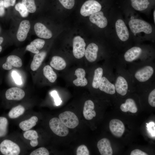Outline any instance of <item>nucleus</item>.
<instances>
[{"instance_id":"1","label":"nucleus","mask_w":155,"mask_h":155,"mask_svg":"<svg viewBox=\"0 0 155 155\" xmlns=\"http://www.w3.org/2000/svg\"><path fill=\"white\" fill-rule=\"evenodd\" d=\"M129 28L135 36L137 33L143 32L146 34H150L152 32L151 25L148 22L139 19L131 20L129 22Z\"/></svg>"},{"instance_id":"2","label":"nucleus","mask_w":155,"mask_h":155,"mask_svg":"<svg viewBox=\"0 0 155 155\" xmlns=\"http://www.w3.org/2000/svg\"><path fill=\"white\" fill-rule=\"evenodd\" d=\"M49 126L52 131L59 136H65L69 133L68 128L57 117H54L50 120Z\"/></svg>"},{"instance_id":"3","label":"nucleus","mask_w":155,"mask_h":155,"mask_svg":"<svg viewBox=\"0 0 155 155\" xmlns=\"http://www.w3.org/2000/svg\"><path fill=\"white\" fill-rule=\"evenodd\" d=\"M102 7L100 4L95 0H88L82 5L80 13L84 16H88L100 11Z\"/></svg>"},{"instance_id":"4","label":"nucleus","mask_w":155,"mask_h":155,"mask_svg":"<svg viewBox=\"0 0 155 155\" xmlns=\"http://www.w3.org/2000/svg\"><path fill=\"white\" fill-rule=\"evenodd\" d=\"M0 151L3 155H18L20 152L19 146L12 141L5 140L0 144Z\"/></svg>"},{"instance_id":"5","label":"nucleus","mask_w":155,"mask_h":155,"mask_svg":"<svg viewBox=\"0 0 155 155\" xmlns=\"http://www.w3.org/2000/svg\"><path fill=\"white\" fill-rule=\"evenodd\" d=\"M59 118L68 128L73 129L78 125L79 121L76 115L73 112L67 111L59 115Z\"/></svg>"},{"instance_id":"6","label":"nucleus","mask_w":155,"mask_h":155,"mask_svg":"<svg viewBox=\"0 0 155 155\" xmlns=\"http://www.w3.org/2000/svg\"><path fill=\"white\" fill-rule=\"evenodd\" d=\"M86 43L84 40L80 36L74 37L73 41V53L74 57L78 59L85 55Z\"/></svg>"},{"instance_id":"7","label":"nucleus","mask_w":155,"mask_h":155,"mask_svg":"<svg viewBox=\"0 0 155 155\" xmlns=\"http://www.w3.org/2000/svg\"><path fill=\"white\" fill-rule=\"evenodd\" d=\"M154 71V69L152 66L146 65L137 70L135 73L134 77L139 82H145L152 77Z\"/></svg>"},{"instance_id":"8","label":"nucleus","mask_w":155,"mask_h":155,"mask_svg":"<svg viewBox=\"0 0 155 155\" xmlns=\"http://www.w3.org/2000/svg\"><path fill=\"white\" fill-rule=\"evenodd\" d=\"M109 129L113 135L117 137H121L125 130V126L123 122L117 119H112L110 121Z\"/></svg>"},{"instance_id":"9","label":"nucleus","mask_w":155,"mask_h":155,"mask_svg":"<svg viewBox=\"0 0 155 155\" xmlns=\"http://www.w3.org/2000/svg\"><path fill=\"white\" fill-rule=\"evenodd\" d=\"M116 32L119 39L123 41L127 40L129 37L128 28L123 20H117L115 24Z\"/></svg>"},{"instance_id":"10","label":"nucleus","mask_w":155,"mask_h":155,"mask_svg":"<svg viewBox=\"0 0 155 155\" xmlns=\"http://www.w3.org/2000/svg\"><path fill=\"white\" fill-rule=\"evenodd\" d=\"M30 28V24L29 21L24 20L20 23L17 33L18 40L21 42L25 40Z\"/></svg>"},{"instance_id":"11","label":"nucleus","mask_w":155,"mask_h":155,"mask_svg":"<svg viewBox=\"0 0 155 155\" xmlns=\"http://www.w3.org/2000/svg\"><path fill=\"white\" fill-rule=\"evenodd\" d=\"M115 91L122 96L125 95L128 89V84L126 79L122 76H118L114 84Z\"/></svg>"},{"instance_id":"12","label":"nucleus","mask_w":155,"mask_h":155,"mask_svg":"<svg viewBox=\"0 0 155 155\" xmlns=\"http://www.w3.org/2000/svg\"><path fill=\"white\" fill-rule=\"evenodd\" d=\"M5 97L8 100H19L25 96V93L22 89L17 87H12L6 92Z\"/></svg>"},{"instance_id":"13","label":"nucleus","mask_w":155,"mask_h":155,"mask_svg":"<svg viewBox=\"0 0 155 155\" xmlns=\"http://www.w3.org/2000/svg\"><path fill=\"white\" fill-rule=\"evenodd\" d=\"M89 20L92 23L100 28H104L107 25V19L102 11H100L91 15Z\"/></svg>"},{"instance_id":"14","label":"nucleus","mask_w":155,"mask_h":155,"mask_svg":"<svg viewBox=\"0 0 155 155\" xmlns=\"http://www.w3.org/2000/svg\"><path fill=\"white\" fill-rule=\"evenodd\" d=\"M22 65V61L20 58L17 56L12 55L7 57L6 62L2 65V67L5 70H9L13 67L19 68Z\"/></svg>"},{"instance_id":"15","label":"nucleus","mask_w":155,"mask_h":155,"mask_svg":"<svg viewBox=\"0 0 155 155\" xmlns=\"http://www.w3.org/2000/svg\"><path fill=\"white\" fill-rule=\"evenodd\" d=\"M34 28L36 34L40 38L49 39L52 36V33L51 31L41 23H36L34 25Z\"/></svg>"},{"instance_id":"16","label":"nucleus","mask_w":155,"mask_h":155,"mask_svg":"<svg viewBox=\"0 0 155 155\" xmlns=\"http://www.w3.org/2000/svg\"><path fill=\"white\" fill-rule=\"evenodd\" d=\"M97 147L101 155H112L113 152L110 142L106 138L100 140L97 144Z\"/></svg>"},{"instance_id":"17","label":"nucleus","mask_w":155,"mask_h":155,"mask_svg":"<svg viewBox=\"0 0 155 155\" xmlns=\"http://www.w3.org/2000/svg\"><path fill=\"white\" fill-rule=\"evenodd\" d=\"M142 52V49L138 46H134L127 50L125 53L124 57L126 61L131 62L138 59Z\"/></svg>"},{"instance_id":"18","label":"nucleus","mask_w":155,"mask_h":155,"mask_svg":"<svg viewBox=\"0 0 155 155\" xmlns=\"http://www.w3.org/2000/svg\"><path fill=\"white\" fill-rule=\"evenodd\" d=\"M98 50V46L96 44L93 42L89 44L85 52V56L87 60L90 62L95 61L97 57Z\"/></svg>"},{"instance_id":"19","label":"nucleus","mask_w":155,"mask_h":155,"mask_svg":"<svg viewBox=\"0 0 155 155\" xmlns=\"http://www.w3.org/2000/svg\"><path fill=\"white\" fill-rule=\"evenodd\" d=\"M101 91L110 94H113L115 92V85L111 83L106 77H102L100 81L99 87Z\"/></svg>"},{"instance_id":"20","label":"nucleus","mask_w":155,"mask_h":155,"mask_svg":"<svg viewBox=\"0 0 155 155\" xmlns=\"http://www.w3.org/2000/svg\"><path fill=\"white\" fill-rule=\"evenodd\" d=\"M94 108V104L92 100H88L85 102L83 113L86 119L91 120L96 116V114Z\"/></svg>"},{"instance_id":"21","label":"nucleus","mask_w":155,"mask_h":155,"mask_svg":"<svg viewBox=\"0 0 155 155\" xmlns=\"http://www.w3.org/2000/svg\"><path fill=\"white\" fill-rule=\"evenodd\" d=\"M75 75L77 78L73 81V83L75 86L84 87L87 84L88 81L85 78V71L83 69L79 68L76 69L75 71Z\"/></svg>"},{"instance_id":"22","label":"nucleus","mask_w":155,"mask_h":155,"mask_svg":"<svg viewBox=\"0 0 155 155\" xmlns=\"http://www.w3.org/2000/svg\"><path fill=\"white\" fill-rule=\"evenodd\" d=\"M45 44V41L43 40L36 38L27 46L26 50L33 53H38L39 52V50L43 47Z\"/></svg>"},{"instance_id":"23","label":"nucleus","mask_w":155,"mask_h":155,"mask_svg":"<svg viewBox=\"0 0 155 155\" xmlns=\"http://www.w3.org/2000/svg\"><path fill=\"white\" fill-rule=\"evenodd\" d=\"M46 55V52L44 51L35 54L30 65V68L32 70L35 71L38 69L45 58Z\"/></svg>"},{"instance_id":"24","label":"nucleus","mask_w":155,"mask_h":155,"mask_svg":"<svg viewBox=\"0 0 155 155\" xmlns=\"http://www.w3.org/2000/svg\"><path fill=\"white\" fill-rule=\"evenodd\" d=\"M120 108L122 111L124 112L129 111L132 113H135L138 110L135 100L131 98L127 99L125 103L121 104Z\"/></svg>"},{"instance_id":"25","label":"nucleus","mask_w":155,"mask_h":155,"mask_svg":"<svg viewBox=\"0 0 155 155\" xmlns=\"http://www.w3.org/2000/svg\"><path fill=\"white\" fill-rule=\"evenodd\" d=\"M50 65L54 69L58 70H61L65 68L66 63L62 57L55 56L52 57L50 62Z\"/></svg>"},{"instance_id":"26","label":"nucleus","mask_w":155,"mask_h":155,"mask_svg":"<svg viewBox=\"0 0 155 155\" xmlns=\"http://www.w3.org/2000/svg\"><path fill=\"white\" fill-rule=\"evenodd\" d=\"M24 137L30 140V144L32 147H35L38 144V138L37 132L34 130L26 131L23 134Z\"/></svg>"},{"instance_id":"27","label":"nucleus","mask_w":155,"mask_h":155,"mask_svg":"<svg viewBox=\"0 0 155 155\" xmlns=\"http://www.w3.org/2000/svg\"><path fill=\"white\" fill-rule=\"evenodd\" d=\"M38 121V118L36 116H33L28 120L21 122L19 124L20 128L23 131H26L34 126Z\"/></svg>"},{"instance_id":"28","label":"nucleus","mask_w":155,"mask_h":155,"mask_svg":"<svg viewBox=\"0 0 155 155\" xmlns=\"http://www.w3.org/2000/svg\"><path fill=\"white\" fill-rule=\"evenodd\" d=\"M44 76L51 83L55 82L57 78V75L52 67L49 65L45 66L43 69Z\"/></svg>"},{"instance_id":"29","label":"nucleus","mask_w":155,"mask_h":155,"mask_svg":"<svg viewBox=\"0 0 155 155\" xmlns=\"http://www.w3.org/2000/svg\"><path fill=\"white\" fill-rule=\"evenodd\" d=\"M131 1L133 8L139 11L147 9L150 4L149 0H131Z\"/></svg>"},{"instance_id":"30","label":"nucleus","mask_w":155,"mask_h":155,"mask_svg":"<svg viewBox=\"0 0 155 155\" xmlns=\"http://www.w3.org/2000/svg\"><path fill=\"white\" fill-rule=\"evenodd\" d=\"M103 73V70L101 67H98L95 70L92 83V86L93 88L95 89L98 88L99 84Z\"/></svg>"},{"instance_id":"31","label":"nucleus","mask_w":155,"mask_h":155,"mask_svg":"<svg viewBox=\"0 0 155 155\" xmlns=\"http://www.w3.org/2000/svg\"><path fill=\"white\" fill-rule=\"evenodd\" d=\"M25 108L22 105H19L13 108L8 113L9 117L11 119L17 118L22 115L25 111Z\"/></svg>"},{"instance_id":"32","label":"nucleus","mask_w":155,"mask_h":155,"mask_svg":"<svg viewBox=\"0 0 155 155\" xmlns=\"http://www.w3.org/2000/svg\"><path fill=\"white\" fill-rule=\"evenodd\" d=\"M8 121L4 117H0V137L5 136L7 132Z\"/></svg>"},{"instance_id":"33","label":"nucleus","mask_w":155,"mask_h":155,"mask_svg":"<svg viewBox=\"0 0 155 155\" xmlns=\"http://www.w3.org/2000/svg\"><path fill=\"white\" fill-rule=\"evenodd\" d=\"M26 7L28 11L34 13L36 10L34 0H22V3Z\"/></svg>"},{"instance_id":"34","label":"nucleus","mask_w":155,"mask_h":155,"mask_svg":"<svg viewBox=\"0 0 155 155\" xmlns=\"http://www.w3.org/2000/svg\"><path fill=\"white\" fill-rule=\"evenodd\" d=\"M15 7L16 10L19 12L22 17L25 18L28 16L29 12L22 3H18L15 5Z\"/></svg>"},{"instance_id":"35","label":"nucleus","mask_w":155,"mask_h":155,"mask_svg":"<svg viewBox=\"0 0 155 155\" xmlns=\"http://www.w3.org/2000/svg\"><path fill=\"white\" fill-rule=\"evenodd\" d=\"M147 129L150 136L155 138V124L154 122H150L146 123Z\"/></svg>"},{"instance_id":"36","label":"nucleus","mask_w":155,"mask_h":155,"mask_svg":"<svg viewBox=\"0 0 155 155\" xmlns=\"http://www.w3.org/2000/svg\"><path fill=\"white\" fill-rule=\"evenodd\" d=\"M49 153L48 150L44 147L39 148L32 151L30 155H49Z\"/></svg>"},{"instance_id":"37","label":"nucleus","mask_w":155,"mask_h":155,"mask_svg":"<svg viewBox=\"0 0 155 155\" xmlns=\"http://www.w3.org/2000/svg\"><path fill=\"white\" fill-rule=\"evenodd\" d=\"M89 152L87 146L84 145L79 146L76 150L77 155H89Z\"/></svg>"},{"instance_id":"38","label":"nucleus","mask_w":155,"mask_h":155,"mask_svg":"<svg viewBox=\"0 0 155 155\" xmlns=\"http://www.w3.org/2000/svg\"><path fill=\"white\" fill-rule=\"evenodd\" d=\"M61 4L65 8L71 9L75 4V0H59Z\"/></svg>"},{"instance_id":"39","label":"nucleus","mask_w":155,"mask_h":155,"mask_svg":"<svg viewBox=\"0 0 155 155\" xmlns=\"http://www.w3.org/2000/svg\"><path fill=\"white\" fill-rule=\"evenodd\" d=\"M148 102L152 107H155V89H153L150 93L148 97Z\"/></svg>"},{"instance_id":"40","label":"nucleus","mask_w":155,"mask_h":155,"mask_svg":"<svg viewBox=\"0 0 155 155\" xmlns=\"http://www.w3.org/2000/svg\"><path fill=\"white\" fill-rule=\"evenodd\" d=\"M51 94L54 98L55 105L57 106L59 105L62 102V100L59 97L57 92L55 90L52 91Z\"/></svg>"},{"instance_id":"41","label":"nucleus","mask_w":155,"mask_h":155,"mask_svg":"<svg viewBox=\"0 0 155 155\" xmlns=\"http://www.w3.org/2000/svg\"><path fill=\"white\" fill-rule=\"evenodd\" d=\"M12 76L16 84L18 85H21L22 84L21 77L16 71H13L12 72Z\"/></svg>"},{"instance_id":"42","label":"nucleus","mask_w":155,"mask_h":155,"mask_svg":"<svg viewBox=\"0 0 155 155\" xmlns=\"http://www.w3.org/2000/svg\"><path fill=\"white\" fill-rule=\"evenodd\" d=\"M16 0H3L4 6L5 8H7L11 6H13Z\"/></svg>"},{"instance_id":"43","label":"nucleus","mask_w":155,"mask_h":155,"mask_svg":"<svg viewBox=\"0 0 155 155\" xmlns=\"http://www.w3.org/2000/svg\"><path fill=\"white\" fill-rule=\"evenodd\" d=\"M131 155H147L148 154L146 153L142 150L136 149L132 151L130 154Z\"/></svg>"},{"instance_id":"44","label":"nucleus","mask_w":155,"mask_h":155,"mask_svg":"<svg viewBox=\"0 0 155 155\" xmlns=\"http://www.w3.org/2000/svg\"><path fill=\"white\" fill-rule=\"evenodd\" d=\"M5 8L3 0H0V17H2L4 15Z\"/></svg>"},{"instance_id":"45","label":"nucleus","mask_w":155,"mask_h":155,"mask_svg":"<svg viewBox=\"0 0 155 155\" xmlns=\"http://www.w3.org/2000/svg\"><path fill=\"white\" fill-rule=\"evenodd\" d=\"M3 38L2 37H0V45L3 42ZM2 49V47L0 45V52L1 51Z\"/></svg>"},{"instance_id":"46","label":"nucleus","mask_w":155,"mask_h":155,"mask_svg":"<svg viewBox=\"0 0 155 155\" xmlns=\"http://www.w3.org/2000/svg\"><path fill=\"white\" fill-rule=\"evenodd\" d=\"M155 11L154 10V12L153 13V16H154V22L155 23Z\"/></svg>"},{"instance_id":"47","label":"nucleus","mask_w":155,"mask_h":155,"mask_svg":"<svg viewBox=\"0 0 155 155\" xmlns=\"http://www.w3.org/2000/svg\"><path fill=\"white\" fill-rule=\"evenodd\" d=\"M131 20L133 19H134V18H133V17L132 16V17H131Z\"/></svg>"}]
</instances>
